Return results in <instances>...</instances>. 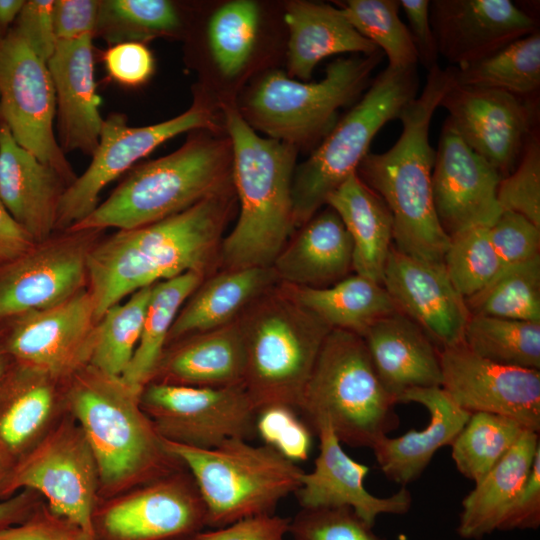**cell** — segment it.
<instances>
[{"mask_svg":"<svg viewBox=\"0 0 540 540\" xmlns=\"http://www.w3.org/2000/svg\"><path fill=\"white\" fill-rule=\"evenodd\" d=\"M409 23L418 62L428 71L438 65V48L430 23V0H399Z\"/></svg>","mask_w":540,"mask_h":540,"instance_id":"56","label":"cell"},{"mask_svg":"<svg viewBox=\"0 0 540 540\" xmlns=\"http://www.w3.org/2000/svg\"><path fill=\"white\" fill-rule=\"evenodd\" d=\"M443 264L465 299L484 289L501 270L487 227H474L451 236Z\"/></svg>","mask_w":540,"mask_h":540,"instance_id":"44","label":"cell"},{"mask_svg":"<svg viewBox=\"0 0 540 540\" xmlns=\"http://www.w3.org/2000/svg\"><path fill=\"white\" fill-rule=\"evenodd\" d=\"M536 98L504 90L454 84L440 106L463 141L506 177L536 130Z\"/></svg>","mask_w":540,"mask_h":540,"instance_id":"17","label":"cell"},{"mask_svg":"<svg viewBox=\"0 0 540 540\" xmlns=\"http://www.w3.org/2000/svg\"><path fill=\"white\" fill-rule=\"evenodd\" d=\"M382 285L397 311L415 322L439 350L463 343L471 314L443 262L415 258L392 246Z\"/></svg>","mask_w":540,"mask_h":540,"instance_id":"21","label":"cell"},{"mask_svg":"<svg viewBox=\"0 0 540 540\" xmlns=\"http://www.w3.org/2000/svg\"><path fill=\"white\" fill-rule=\"evenodd\" d=\"M418 87L417 66H387L311 156L295 167L291 188L294 228L311 219L328 196L356 173L374 136L386 123L399 119L417 97Z\"/></svg>","mask_w":540,"mask_h":540,"instance_id":"9","label":"cell"},{"mask_svg":"<svg viewBox=\"0 0 540 540\" xmlns=\"http://www.w3.org/2000/svg\"><path fill=\"white\" fill-rule=\"evenodd\" d=\"M226 124L240 210L222 240L219 263L224 269L272 267L294 229L291 188L296 148L261 137L235 110H227Z\"/></svg>","mask_w":540,"mask_h":540,"instance_id":"4","label":"cell"},{"mask_svg":"<svg viewBox=\"0 0 540 540\" xmlns=\"http://www.w3.org/2000/svg\"><path fill=\"white\" fill-rule=\"evenodd\" d=\"M463 343L491 362L540 370V323L470 315Z\"/></svg>","mask_w":540,"mask_h":540,"instance_id":"38","label":"cell"},{"mask_svg":"<svg viewBox=\"0 0 540 540\" xmlns=\"http://www.w3.org/2000/svg\"><path fill=\"white\" fill-rule=\"evenodd\" d=\"M234 204L230 186L158 222L118 230L87 254L88 290L98 321L137 290L188 271L207 274L219 262Z\"/></svg>","mask_w":540,"mask_h":540,"instance_id":"1","label":"cell"},{"mask_svg":"<svg viewBox=\"0 0 540 540\" xmlns=\"http://www.w3.org/2000/svg\"><path fill=\"white\" fill-rule=\"evenodd\" d=\"M205 276L188 271L153 285L139 343L121 375L127 384L142 390L151 381L180 309Z\"/></svg>","mask_w":540,"mask_h":540,"instance_id":"36","label":"cell"},{"mask_svg":"<svg viewBox=\"0 0 540 540\" xmlns=\"http://www.w3.org/2000/svg\"><path fill=\"white\" fill-rule=\"evenodd\" d=\"M0 540H88L82 530L40 502L22 522L0 530Z\"/></svg>","mask_w":540,"mask_h":540,"instance_id":"50","label":"cell"},{"mask_svg":"<svg viewBox=\"0 0 540 540\" xmlns=\"http://www.w3.org/2000/svg\"><path fill=\"white\" fill-rule=\"evenodd\" d=\"M244 345L237 321L188 335L164 349L150 382L223 388L243 385Z\"/></svg>","mask_w":540,"mask_h":540,"instance_id":"28","label":"cell"},{"mask_svg":"<svg viewBox=\"0 0 540 540\" xmlns=\"http://www.w3.org/2000/svg\"><path fill=\"white\" fill-rule=\"evenodd\" d=\"M540 526V451L529 477L512 501L498 531L536 530Z\"/></svg>","mask_w":540,"mask_h":540,"instance_id":"54","label":"cell"},{"mask_svg":"<svg viewBox=\"0 0 540 540\" xmlns=\"http://www.w3.org/2000/svg\"><path fill=\"white\" fill-rule=\"evenodd\" d=\"M140 404L162 439L200 449L251 441L257 411L244 385L206 388L149 382Z\"/></svg>","mask_w":540,"mask_h":540,"instance_id":"12","label":"cell"},{"mask_svg":"<svg viewBox=\"0 0 540 540\" xmlns=\"http://www.w3.org/2000/svg\"><path fill=\"white\" fill-rule=\"evenodd\" d=\"M501 179L446 119L435 150L432 195L438 221L449 237L495 223L502 213L497 197Z\"/></svg>","mask_w":540,"mask_h":540,"instance_id":"19","label":"cell"},{"mask_svg":"<svg viewBox=\"0 0 540 540\" xmlns=\"http://www.w3.org/2000/svg\"><path fill=\"white\" fill-rule=\"evenodd\" d=\"M363 338L331 329L304 388L299 415L313 432L327 421L341 444L370 448L399 425Z\"/></svg>","mask_w":540,"mask_h":540,"instance_id":"7","label":"cell"},{"mask_svg":"<svg viewBox=\"0 0 540 540\" xmlns=\"http://www.w3.org/2000/svg\"><path fill=\"white\" fill-rule=\"evenodd\" d=\"M326 204L350 235L356 274L382 284L393 241V219L387 205L356 173L328 196Z\"/></svg>","mask_w":540,"mask_h":540,"instance_id":"34","label":"cell"},{"mask_svg":"<svg viewBox=\"0 0 540 540\" xmlns=\"http://www.w3.org/2000/svg\"><path fill=\"white\" fill-rule=\"evenodd\" d=\"M441 388L469 413L509 417L540 431V370L500 365L464 343L440 349Z\"/></svg>","mask_w":540,"mask_h":540,"instance_id":"18","label":"cell"},{"mask_svg":"<svg viewBox=\"0 0 540 540\" xmlns=\"http://www.w3.org/2000/svg\"><path fill=\"white\" fill-rule=\"evenodd\" d=\"M284 21L289 30L288 70L303 81L311 78L326 57L381 51L351 25L340 8L330 4L293 1L286 7Z\"/></svg>","mask_w":540,"mask_h":540,"instance_id":"31","label":"cell"},{"mask_svg":"<svg viewBox=\"0 0 540 540\" xmlns=\"http://www.w3.org/2000/svg\"><path fill=\"white\" fill-rule=\"evenodd\" d=\"M230 140L196 136L135 167L110 196L68 231L130 230L177 214L230 186Z\"/></svg>","mask_w":540,"mask_h":540,"instance_id":"6","label":"cell"},{"mask_svg":"<svg viewBox=\"0 0 540 540\" xmlns=\"http://www.w3.org/2000/svg\"><path fill=\"white\" fill-rule=\"evenodd\" d=\"M88 251L75 239L45 241L0 265V323L55 306L83 290Z\"/></svg>","mask_w":540,"mask_h":540,"instance_id":"22","label":"cell"},{"mask_svg":"<svg viewBox=\"0 0 540 540\" xmlns=\"http://www.w3.org/2000/svg\"><path fill=\"white\" fill-rule=\"evenodd\" d=\"M465 301L471 315L540 323V255L504 268Z\"/></svg>","mask_w":540,"mask_h":540,"instance_id":"41","label":"cell"},{"mask_svg":"<svg viewBox=\"0 0 540 540\" xmlns=\"http://www.w3.org/2000/svg\"><path fill=\"white\" fill-rule=\"evenodd\" d=\"M196 534L181 535V536L172 537V538L165 539V540H198L197 537H196Z\"/></svg>","mask_w":540,"mask_h":540,"instance_id":"62","label":"cell"},{"mask_svg":"<svg viewBox=\"0 0 540 540\" xmlns=\"http://www.w3.org/2000/svg\"><path fill=\"white\" fill-rule=\"evenodd\" d=\"M24 489L43 497L51 511L79 527L88 540H96L98 468L83 431L69 413L12 465L5 497Z\"/></svg>","mask_w":540,"mask_h":540,"instance_id":"11","label":"cell"},{"mask_svg":"<svg viewBox=\"0 0 540 540\" xmlns=\"http://www.w3.org/2000/svg\"><path fill=\"white\" fill-rule=\"evenodd\" d=\"M313 433L319 440V452L313 470L303 473L295 493L301 508L349 507L371 526L382 514L409 512L412 496L406 487L388 497H377L365 488L369 467L344 451L327 421L317 423Z\"/></svg>","mask_w":540,"mask_h":540,"instance_id":"23","label":"cell"},{"mask_svg":"<svg viewBox=\"0 0 540 540\" xmlns=\"http://www.w3.org/2000/svg\"><path fill=\"white\" fill-rule=\"evenodd\" d=\"M96 323L92 297L83 289L1 322L0 349L14 363L68 380L90 363Z\"/></svg>","mask_w":540,"mask_h":540,"instance_id":"15","label":"cell"},{"mask_svg":"<svg viewBox=\"0 0 540 540\" xmlns=\"http://www.w3.org/2000/svg\"><path fill=\"white\" fill-rule=\"evenodd\" d=\"M193 476L206 509V528L225 527L244 518L274 514L295 494L305 472L272 447L230 438L210 449L163 439Z\"/></svg>","mask_w":540,"mask_h":540,"instance_id":"8","label":"cell"},{"mask_svg":"<svg viewBox=\"0 0 540 540\" xmlns=\"http://www.w3.org/2000/svg\"><path fill=\"white\" fill-rule=\"evenodd\" d=\"M40 502L41 496L29 489L0 500V530L22 522Z\"/></svg>","mask_w":540,"mask_h":540,"instance_id":"58","label":"cell"},{"mask_svg":"<svg viewBox=\"0 0 540 540\" xmlns=\"http://www.w3.org/2000/svg\"><path fill=\"white\" fill-rule=\"evenodd\" d=\"M502 211L523 215L540 227V140L538 130L529 138L515 169L498 187Z\"/></svg>","mask_w":540,"mask_h":540,"instance_id":"47","label":"cell"},{"mask_svg":"<svg viewBox=\"0 0 540 540\" xmlns=\"http://www.w3.org/2000/svg\"><path fill=\"white\" fill-rule=\"evenodd\" d=\"M291 518L261 514L241 519L221 528L202 530L198 540H287Z\"/></svg>","mask_w":540,"mask_h":540,"instance_id":"53","label":"cell"},{"mask_svg":"<svg viewBox=\"0 0 540 540\" xmlns=\"http://www.w3.org/2000/svg\"><path fill=\"white\" fill-rule=\"evenodd\" d=\"M258 22L257 4L249 0L228 2L211 16L209 47L223 75L233 77L247 63L255 45Z\"/></svg>","mask_w":540,"mask_h":540,"instance_id":"43","label":"cell"},{"mask_svg":"<svg viewBox=\"0 0 540 540\" xmlns=\"http://www.w3.org/2000/svg\"><path fill=\"white\" fill-rule=\"evenodd\" d=\"M100 2L93 0H56L53 25L58 40H72L92 34L97 26Z\"/></svg>","mask_w":540,"mask_h":540,"instance_id":"55","label":"cell"},{"mask_svg":"<svg viewBox=\"0 0 540 540\" xmlns=\"http://www.w3.org/2000/svg\"><path fill=\"white\" fill-rule=\"evenodd\" d=\"M104 61L109 75L125 85L146 82L154 70V59L150 50L138 41H124L109 48Z\"/></svg>","mask_w":540,"mask_h":540,"instance_id":"52","label":"cell"},{"mask_svg":"<svg viewBox=\"0 0 540 540\" xmlns=\"http://www.w3.org/2000/svg\"><path fill=\"white\" fill-rule=\"evenodd\" d=\"M362 338L382 385L397 403L412 389L441 387L439 348L402 313L376 321Z\"/></svg>","mask_w":540,"mask_h":540,"instance_id":"26","label":"cell"},{"mask_svg":"<svg viewBox=\"0 0 540 540\" xmlns=\"http://www.w3.org/2000/svg\"><path fill=\"white\" fill-rule=\"evenodd\" d=\"M430 23L439 56L463 68L538 31V20L510 0H433Z\"/></svg>","mask_w":540,"mask_h":540,"instance_id":"20","label":"cell"},{"mask_svg":"<svg viewBox=\"0 0 540 540\" xmlns=\"http://www.w3.org/2000/svg\"><path fill=\"white\" fill-rule=\"evenodd\" d=\"M399 0H348L340 8L351 25L388 58V66H417L408 27L399 18Z\"/></svg>","mask_w":540,"mask_h":540,"instance_id":"42","label":"cell"},{"mask_svg":"<svg viewBox=\"0 0 540 540\" xmlns=\"http://www.w3.org/2000/svg\"><path fill=\"white\" fill-rule=\"evenodd\" d=\"M96 540H165L206 529L197 484L183 467L96 508Z\"/></svg>","mask_w":540,"mask_h":540,"instance_id":"16","label":"cell"},{"mask_svg":"<svg viewBox=\"0 0 540 540\" xmlns=\"http://www.w3.org/2000/svg\"><path fill=\"white\" fill-rule=\"evenodd\" d=\"M285 285L299 303L332 329L361 337L376 321L398 312L382 284L358 274L323 288Z\"/></svg>","mask_w":540,"mask_h":540,"instance_id":"35","label":"cell"},{"mask_svg":"<svg viewBox=\"0 0 540 540\" xmlns=\"http://www.w3.org/2000/svg\"><path fill=\"white\" fill-rule=\"evenodd\" d=\"M488 231L501 270L540 255V227L521 214L502 211Z\"/></svg>","mask_w":540,"mask_h":540,"instance_id":"49","label":"cell"},{"mask_svg":"<svg viewBox=\"0 0 540 540\" xmlns=\"http://www.w3.org/2000/svg\"><path fill=\"white\" fill-rule=\"evenodd\" d=\"M456 84L536 98L540 88V32L519 38L490 56L456 68Z\"/></svg>","mask_w":540,"mask_h":540,"instance_id":"37","label":"cell"},{"mask_svg":"<svg viewBox=\"0 0 540 540\" xmlns=\"http://www.w3.org/2000/svg\"><path fill=\"white\" fill-rule=\"evenodd\" d=\"M300 228L272 265L279 281L323 288L347 277L353 269V246L339 215L329 207Z\"/></svg>","mask_w":540,"mask_h":540,"instance_id":"30","label":"cell"},{"mask_svg":"<svg viewBox=\"0 0 540 540\" xmlns=\"http://www.w3.org/2000/svg\"><path fill=\"white\" fill-rule=\"evenodd\" d=\"M66 187L52 167L21 147L5 122L0 123V200L37 244L55 229Z\"/></svg>","mask_w":540,"mask_h":540,"instance_id":"25","label":"cell"},{"mask_svg":"<svg viewBox=\"0 0 540 540\" xmlns=\"http://www.w3.org/2000/svg\"><path fill=\"white\" fill-rule=\"evenodd\" d=\"M213 125L210 111L198 102L174 118L143 127L128 126L124 115H110L104 119L90 165L60 198L55 229L68 231L87 217L98 206L99 195L109 183L162 143Z\"/></svg>","mask_w":540,"mask_h":540,"instance_id":"14","label":"cell"},{"mask_svg":"<svg viewBox=\"0 0 540 540\" xmlns=\"http://www.w3.org/2000/svg\"><path fill=\"white\" fill-rule=\"evenodd\" d=\"M382 51L339 58L318 82L293 80L280 71L267 74L251 94L249 125L291 145L314 142L334 127L339 108L352 103L372 80Z\"/></svg>","mask_w":540,"mask_h":540,"instance_id":"10","label":"cell"},{"mask_svg":"<svg viewBox=\"0 0 540 540\" xmlns=\"http://www.w3.org/2000/svg\"><path fill=\"white\" fill-rule=\"evenodd\" d=\"M255 428L263 444L285 458L295 463L308 459L314 433L297 410L282 405L265 407L257 412Z\"/></svg>","mask_w":540,"mask_h":540,"instance_id":"48","label":"cell"},{"mask_svg":"<svg viewBox=\"0 0 540 540\" xmlns=\"http://www.w3.org/2000/svg\"><path fill=\"white\" fill-rule=\"evenodd\" d=\"M527 430L517 421L487 412L472 413L451 446L457 470L478 483Z\"/></svg>","mask_w":540,"mask_h":540,"instance_id":"39","label":"cell"},{"mask_svg":"<svg viewBox=\"0 0 540 540\" xmlns=\"http://www.w3.org/2000/svg\"><path fill=\"white\" fill-rule=\"evenodd\" d=\"M152 287L132 293L125 303L111 306L97 321L90 365L113 376L123 374L139 343Z\"/></svg>","mask_w":540,"mask_h":540,"instance_id":"40","label":"cell"},{"mask_svg":"<svg viewBox=\"0 0 540 540\" xmlns=\"http://www.w3.org/2000/svg\"><path fill=\"white\" fill-rule=\"evenodd\" d=\"M12 464L0 454V500L6 499L5 489Z\"/></svg>","mask_w":540,"mask_h":540,"instance_id":"60","label":"cell"},{"mask_svg":"<svg viewBox=\"0 0 540 540\" xmlns=\"http://www.w3.org/2000/svg\"><path fill=\"white\" fill-rule=\"evenodd\" d=\"M53 4V0L25 1L15 28L32 51L46 63L57 43L53 25Z\"/></svg>","mask_w":540,"mask_h":540,"instance_id":"51","label":"cell"},{"mask_svg":"<svg viewBox=\"0 0 540 540\" xmlns=\"http://www.w3.org/2000/svg\"><path fill=\"white\" fill-rule=\"evenodd\" d=\"M11 364V360L9 357L0 349V378L2 375L6 372L9 365Z\"/></svg>","mask_w":540,"mask_h":540,"instance_id":"61","label":"cell"},{"mask_svg":"<svg viewBox=\"0 0 540 540\" xmlns=\"http://www.w3.org/2000/svg\"><path fill=\"white\" fill-rule=\"evenodd\" d=\"M236 321L245 352L243 385L256 411L274 405L299 411L304 388L332 328L281 282L254 299Z\"/></svg>","mask_w":540,"mask_h":540,"instance_id":"5","label":"cell"},{"mask_svg":"<svg viewBox=\"0 0 540 540\" xmlns=\"http://www.w3.org/2000/svg\"><path fill=\"white\" fill-rule=\"evenodd\" d=\"M58 380L11 361L0 378V454L14 464L57 422Z\"/></svg>","mask_w":540,"mask_h":540,"instance_id":"29","label":"cell"},{"mask_svg":"<svg viewBox=\"0 0 540 540\" xmlns=\"http://www.w3.org/2000/svg\"><path fill=\"white\" fill-rule=\"evenodd\" d=\"M279 282L272 267L224 269L204 279L180 309L167 343L235 321L254 299Z\"/></svg>","mask_w":540,"mask_h":540,"instance_id":"32","label":"cell"},{"mask_svg":"<svg viewBox=\"0 0 540 540\" xmlns=\"http://www.w3.org/2000/svg\"><path fill=\"white\" fill-rule=\"evenodd\" d=\"M408 402L427 409L428 424L422 430H410L399 437L385 436L372 448L385 477L402 487L422 475L440 448L452 444L471 415L441 387L412 389L400 399V403Z\"/></svg>","mask_w":540,"mask_h":540,"instance_id":"27","label":"cell"},{"mask_svg":"<svg viewBox=\"0 0 540 540\" xmlns=\"http://www.w3.org/2000/svg\"><path fill=\"white\" fill-rule=\"evenodd\" d=\"M25 1L0 0V26L6 27L19 16Z\"/></svg>","mask_w":540,"mask_h":540,"instance_id":"59","label":"cell"},{"mask_svg":"<svg viewBox=\"0 0 540 540\" xmlns=\"http://www.w3.org/2000/svg\"><path fill=\"white\" fill-rule=\"evenodd\" d=\"M179 25L175 7L166 0L100 2L96 29L113 40H141L172 32Z\"/></svg>","mask_w":540,"mask_h":540,"instance_id":"45","label":"cell"},{"mask_svg":"<svg viewBox=\"0 0 540 540\" xmlns=\"http://www.w3.org/2000/svg\"><path fill=\"white\" fill-rule=\"evenodd\" d=\"M456 68L439 65L428 71L425 86L402 111V132L383 153H368L358 177L387 205L393 219L395 248L415 258L443 262L450 237L442 229L433 203L435 150L430 123L445 93L456 84Z\"/></svg>","mask_w":540,"mask_h":540,"instance_id":"2","label":"cell"},{"mask_svg":"<svg viewBox=\"0 0 540 540\" xmlns=\"http://www.w3.org/2000/svg\"><path fill=\"white\" fill-rule=\"evenodd\" d=\"M0 113L15 141L69 186L76 176L53 129L56 98L47 63L14 30L0 36Z\"/></svg>","mask_w":540,"mask_h":540,"instance_id":"13","label":"cell"},{"mask_svg":"<svg viewBox=\"0 0 540 540\" xmlns=\"http://www.w3.org/2000/svg\"><path fill=\"white\" fill-rule=\"evenodd\" d=\"M539 451V432L525 430L463 499L456 528L459 537L480 540L498 531L512 501L527 481Z\"/></svg>","mask_w":540,"mask_h":540,"instance_id":"33","label":"cell"},{"mask_svg":"<svg viewBox=\"0 0 540 540\" xmlns=\"http://www.w3.org/2000/svg\"><path fill=\"white\" fill-rule=\"evenodd\" d=\"M36 245L32 235L13 218L0 200V265L21 257Z\"/></svg>","mask_w":540,"mask_h":540,"instance_id":"57","label":"cell"},{"mask_svg":"<svg viewBox=\"0 0 540 540\" xmlns=\"http://www.w3.org/2000/svg\"><path fill=\"white\" fill-rule=\"evenodd\" d=\"M291 540H385L349 507L301 508L290 520Z\"/></svg>","mask_w":540,"mask_h":540,"instance_id":"46","label":"cell"},{"mask_svg":"<svg viewBox=\"0 0 540 540\" xmlns=\"http://www.w3.org/2000/svg\"><path fill=\"white\" fill-rule=\"evenodd\" d=\"M92 36L58 40L47 61L56 98L58 143L63 152L78 150L92 155L99 143L104 119L96 93Z\"/></svg>","mask_w":540,"mask_h":540,"instance_id":"24","label":"cell"},{"mask_svg":"<svg viewBox=\"0 0 540 540\" xmlns=\"http://www.w3.org/2000/svg\"><path fill=\"white\" fill-rule=\"evenodd\" d=\"M141 391L90 364L68 379L64 404L95 457L99 492L128 490L185 467L142 409Z\"/></svg>","mask_w":540,"mask_h":540,"instance_id":"3","label":"cell"}]
</instances>
